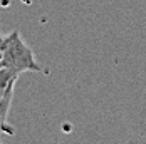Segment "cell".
Masks as SVG:
<instances>
[{"label": "cell", "instance_id": "277c9868", "mask_svg": "<svg viewBox=\"0 0 146 144\" xmlns=\"http://www.w3.org/2000/svg\"><path fill=\"white\" fill-rule=\"evenodd\" d=\"M0 37H2V35H0Z\"/></svg>", "mask_w": 146, "mask_h": 144}, {"label": "cell", "instance_id": "3957f363", "mask_svg": "<svg viewBox=\"0 0 146 144\" xmlns=\"http://www.w3.org/2000/svg\"><path fill=\"white\" fill-rule=\"evenodd\" d=\"M12 99H14V92L7 94L0 101V134H12L14 132V127L9 124V112L12 107Z\"/></svg>", "mask_w": 146, "mask_h": 144}, {"label": "cell", "instance_id": "7a4b0ae2", "mask_svg": "<svg viewBox=\"0 0 146 144\" xmlns=\"http://www.w3.org/2000/svg\"><path fill=\"white\" fill-rule=\"evenodd\" d=\"M20 72L19 71H14V69H0V101L14 92V87H15V82L19 79Z\"/></svg>", "mask_w": 146, "mask_h": 144}, {"label": "cell", "instance_id": "6da1fadb", "mask_svg": "<svg viewBox=\"0 0 146 144\" xmlns=\"http://www.w3.org/2000/svg\"><path fill=\"white\" fill-rule=\"evenodd\" d=\"M0 69H14L20 74L44 72L34 55V50L17 30L0 37Z\"/></svg>", "mask_w": 146, "mask_h": 144}]
</instances>
